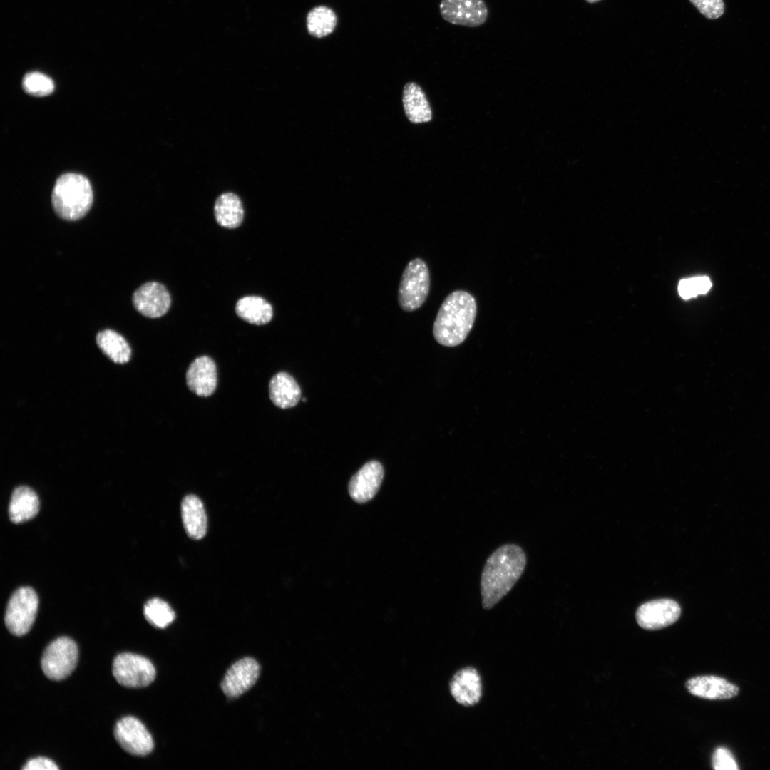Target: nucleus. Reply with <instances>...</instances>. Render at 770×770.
Returning <instances> with one entry per match:
<instances>
[{
  "instance_id": "f03ea898",
  "label": "nucleus",
  "mask_w": 770,
  "mask_h": 770,
  "mask_svg": "<svg viewBox=\"0 0 770 770\" xmlns=\"http://www.w3.org/2000/svg\"><path fill=\"white\" fill-rule=\"evenodd\" d=\"M476 312V302L471 294L464 290L449 294L433 323V334L436 342L445 346L461 344L473 326Z\"/></svg>"
},
{
  "instance_id": "cd10ccee",
  "label": "nucleus",
  "mask_w": 770,
  "mask_h": 770,
  "mask_svg": "<svg viewBox=\"0 0 770 770\" xmlns=\"http://www.w3.org/2000/svg\"><path fill=\"white\" fill-rule=\"evenodd\" d=\"M698 11L709 19H716L724 12L723 0H689Z\"/></svg>"
},
{
  "instance_id": "f257e3e1",
  "label": "nucleus",
  "mask_w": 770,
  "mask_h": 770,
  "mask_svg": "<svg viewBox=\"0 0 770 770\" xmlns=\"http://www.w3.org/2000/svg\"><path fill=\"white\" fill-rule=\"evenodd\" d=\"M526 555L516 544H505L487 559L481 574V593L484 609L492 608L513 587L524 572Z\"/></svg>"
},
{
  "instance_id": "20e7f679",
  "label": "nucleus",
  "mask_w": 770,
  "mask_h": 770,
  "mask_svg": "<svg viewBox=\"0 0 770 770\" xmlns=\"http://www.w3.org/2000/svg\"><path fill=\"white\" fill-rule=\"evenodd\" d=\"M430 289L429 271L426 262L415 258L402 273L398 289L399 305L406 312H413L425 302Z\"/></svg>"
},
{
  "instance_id": "2eb2a0df",
  "label": "nucleus",
  "mask_w": 770,
  "mask_h": 770,
  "mask_svg": "<svg viewBox=\"0 0 770 770\" xmlns=\"http://www.w3.org/2000/svg\"><path fill=\"white\" fill-rule=\"evenodd\" d=\"M685 687L691 694L710 700L732 699L739 692L738 686L714 675L692 677L686 682Z\"/></svg>"
},
{
  "instance_id": "a878e982",
  "label": "nucleus",
  "mask_w": 770,
  "mask_h": 770,
  "mask_svg": "<svg viewBox=\"0 0 770 770\" xmlns=\"http://www.w3.org/2000/svg\"><path fill=\"white\" fill-rule=\"evenodd\" d=\"M22 86L25 92L34 96H46L54 90L52 79L39 72L26 73L23 78Z\"/></svg>"
},
{
  "instance_id": "aec40b11",
  "label": "nucleus",
  "mask_w": 770,
  "mask_h": 770,
  "mask_svg": "<svg viewBox=\"0 0 770 770\" xmlns=\"http://www.w3.org/2000/svg\"><path fill=\"white\" fill-rule=\"evenodd\" d=\"M39 510V500L29 487L19 486L12 493L9 506L11 522L20 523L33 518Z\"/></svg>"
},
{
  "instance_id": "a211bd4d",
  "label": "nucleus",
  "mask_w": 770,
  "mask_h": 770,
  "mask_svg": "<svg viewBox=\"0 0 770 770\" xmlns=\"http://www.w3.org/2000/svg\"><path fill=\"white\" fill-rule=\"evenodd\" d=\"M402 102L405 114L411 123L419 124L429 122L432 119L429 102L417 83L409 82L404 86Z\"/></svg>"
},
{
  "instance_id": "1a4fd4ad",
  "label": "nucleus",
  "mask_w": 770,
  "mask_h": 770,
  "mask_svg": "<svg viewBox=\"0 0 770 770\" xmlns=\"http://www.w3.org/2000/svg\"><path fill=\"white\" fill-rule=\"evenodd\" d=\"M439 10L445 21L467 27L481 26L488 16L483 0H441Z\"/></svg>"
},
{
  "instance_id": "393cba45",
  "label": "nucleus",
  "mask_w": 770,
  "mask_h": 770,
  "mask_svg": "<svg viewBox=\"0 0 770 770\" xmlns=\"http://www.w3.org/2000/svg\"><path fill=\"white\" fill-rule=\"evenodd\" d=\"M144 615L153 626L165 628L175 618V614L170 606L164 600L153 598L144 605Z\"/></svg>"
},
{
  "instance_id": "c756f323",
  "label": "nucleus",
  "mask_w": 770,
  "mask_h": 770,
  "mask_svg": "<svg viewBox=\"0 0 770 770\" xmlns=\"http://www.w3.org/2000/svg\"><path fill=\"white\" fill-rule=\"evenodd\" d=\"M23 770H58V767L51 759L36 757L29 760L22 767Z\"/></svg>"
},
{
  "instance_id": "7c9ffc66",
  "label": "nucleus",
  "mask_w": 770,
  "mask_h": 770,
  "mask_svg": "<svg viewBox=\"0 0 770 770\" xmlns=\"http://www.w3.org/2000/svg\"><path fill=\"white\" fill-rule=\"evenodd\" d=\"M585 1L587 2H588V3H595V2H597V1H599L600 0H585Z\"/></svg>"
},
{
  "instance_id": "bb28decb",
  "label": "nucleus",
  "mask_w": 770,
  "mask_h": 770,
  "mask_svg": "<svg viewBox=\"0 0 770 770\" xmlns=\"http://www.w3.org/2000/svg\"><path fill=\"white\" fill-rule=\"evenodd\" d=\"M712 286L707 277H698L682 279L678 285L679 295L684 299L694 297L707 293Z\"/></svg>"
},
{
  "instance_id": "dca6fc26",
  "label": "nucleus",
  "mask_w": 770,
  "mask_h": 770,
  "mask_svg": "<svg viewBox=\"0 0 770 770\" xmlns=\"http://www.w3.org/2000/svg\"><path fill=\"white\" fill-rule=\"evenodd\" d=\"M450 692L454 699L465 707L477 704L482 695L481 677L473 667H466L457 672L450 683Z\"/></svg>"
},
{
  "instance_id": "39448f33",
  "label": "nucleus",
  "mask_w": 770,
  "mask_h": 770,
  "mask_svg": "<svg viewBox=\"0 0 770 770\" xmlns=\"http://www.w3.org/2000/svg\"><path fill=\"white\" fill-rule=\"evenodd\" d=\"M78 657L76 642L61 637L51 642L45 649L41 661L43 674L51 680H61L75 669Z\"/></svg>"
},
{
  "instance_id": "6ab92c4d",
  "label": "nucleus",
  "mask_w": 770,
  "mask_h": 770,
  "mask_svg": "<svg viewBox=\"0 0 770 770\" xmlns=\"http://www.w3.org/2000/svg\"><path fill=\"white\" fill-rule=\"evenodd\" d=\"M270 397L280 409L295 406L301 398V389L295 379L288 373L279 372L269 383Z\"/></svg>"
},
{
  "instance_id": "ddd939ff",
  "label": "nucleus",
  "mask_w": 770,
  "mask_h": 770,
  "mask_svg": "<svg viewBox=\"0 0 770 770\" xmlns=\"http://www.w3.org/2000/svg\"><path fill=\"white\" fill-rule=\"evenodd\" d=\"M384 468L376 461L365 463L349 483V493L354 500L365 503L371 500L379 491L383 478Z\"/></svg>"
},
{
  "instance_id": "4be33fe9",
  "label": "nucleus",
  "mask_w": 770,
  "mask_h": 770,
  "mask_svg": "<svg viewBox=\"0 0 770 770\" xmlns=\"http://www.w3.org/2000/svg\"><path fill=\"white\" fill-rule=\"evenodd\" d=\"M235 312L242 319L255 325L266 324L273 317L271 304L258 296H246L240 299L235 305Z\"/></svg>"
},
{
  "instance_id": "412c9836",
  "label": "nucleus",
  "mask_w": 770,
  "mask_h": 770,
  "mask_svg": "<svg viewBox=\"0 0 770 770\" xmlns=\"http://www.w3.org/2000/svg\"><path fill=\"white\" fill-rule=\"evenodd\" d=\"M214 215L217 222L225 228L239 227L244 218V210L240 197L232 192L221 194L216 200Z\"/></svg>"
},
{
  "instance_id": "2f4dec72",
  "label": "nucleus",
  "mask_w": 770,
  "mask_h": 770,
  "mask_svg": "<svg viewBox=\"0 0 770 770\" xmlns=\"http://www.w3.org/2000/svg\"><path fill=\"white\" fill-rule=\"evenodd\" d=\"M302 401H303L304 402H305V401H306V398H303V399H302Z\"/></svg>"
},
{
  "instance_id": "f8f14e48",
  "label": "nucleus",
  "mask_w": 770,
  "mask_h": 770,
  "mask_svg": "<svg viewBox=\"0 0 770 770\" xmlns=\"http://www.w3.org/2000/svg\"><path fill=\"white\" fill-rule=\"evenodd\" d=\"M260 675V666L252 658H243L227 670L221 684L223 692L229 697L242 695L250 689Z\"/></svg>"
},
{
  "instance_id": "7ed1b4c3",
  "label": "nucleus",
  "mask_w": 770,
  "mask_h": 770,
  "mask_svg": "<svg viewBox=\"0 0 770 770\" xmlns=\"http://www.w3.org/2000/svg\"><path fill=\"white\" fill-rule=\"evenodd\" d=\"M93 190L89 180L77 173H66L56 180L51 195L55 212L67 221L85 216L93 203Z\"/></svg>"
},
{
  "instance_id": "5701e85b",
  "label": "nucleus",
  "mask_w": 770,
  "mask_h": 770,
  "mask_svg": "<svg viewBox=\"0 0 770 770\" xmlns=\"http://www.w3.org/2000/svg\"><path fill=\"white\" fill-rule=\"evenodd\" d=\"M96 342L101 351L113 361L125 364L130 360V347L124 337L111 329H105L98 333Z\"/></svg>"
},
{
  "instance_id": "6e6552de",
  "label": "nucleus",
  "mask_w": 770,
  "mask_h": 770,
  "mask_svg": "<svg viewBox=\"0 0 770 770\" xmlns=\"http://www.w3.org/2000/svg\"><path fill=\"white\" fill-rule=\"evenodd\" d=\"M114 736L119 745L128 753L143 756L153 748V739L144 724L133 717L120 719L114 728Z\"/></svg>"
},
{
  "instance_id": "4468645a",
  "label": "nucleus",
  "mask_w": 770,
  "mask_h": 770,
  "mask_svg": "<svg viewBox=\"0 0 770 770\" xmlns=\"http://www.w3.org/2000/svg\"><path fill=\"white\" fill-rule=\"evenodd\" d=\"M217 381V367L212 359L201 356L190 364L186 372L188 389L199 396L207 397L215 391Z\"/></svg>"
},
{
  "instance_id": "f3484780",
  "label": "nucleus",
  "mask_w": 770,
  "mask_h": 770,
  "mask_svg": "<svg viewBox=\"0 0 770 770\" xmlns=\"http://www.w3.org/2000/svg\"><path fill=\"white\" fill-rule=\"evenodd\" d=\"M181 515L189 537L200 540L205 535L207 519L203 503L197 496L190 494L184 497L181 503Z\"/></svg>"
},
{
  "instance_id": "c85d7f7f",
  "label": "nucleus",
  "mask_w": 770,
  "mask_h": 770,
  "mask_svg": "<svg viewBox=\"0 0 770 770\" xmlns=\"http://www.w3.org/2000/svg\"><path fill=\"white\" fill-rule=\"evenodd\" d=\"M712 768L716 770L739 769L733 754L725 747H718L714 750L712 755Z\"/></svg>"
},
{
  "instance_id": "9d476101",
  "label": "nucleus",
  "mask_w": 770,
  "mask_h": 770,
  "mask_svg": "<svg viewBox=\"0 0 770 770\" xmlns=\"http://www.w3.org/2000/svg\"><path fill=\"white\" fill-rule=\"evenodd\" d=\"M680 614L681 608L676 601L658 599L640 606L636 612V620L642 628L656 630L674 623Z\"/></svg>"
},
{
  "instance_id": "9b49d317",
  "label": "nucleus",
  "mask_w": 770,
  "mask_h": 770,
  "mask_svg": "<svg viewBox=\"0 0 770 770\" xmlns=\"http://www.w3.org/2000/svg\"><path fill=\"white\" fill-rule=\"evenodd\" d=\"M135 309L148 318H158L165 314L171 304L170 294L165 287L157 282L142 284L133 294Z\"/></svg>"
},
{
  "instance_id": "b1692460",
  "label": "nucleus",
  "mask_w": 770,
  "mask_h": 770,
  "mask_svg": "<svg viewBox=\"0 0 770 770\" xmlns=\"http://www.w3.org/2000/svg\"><path fill=\"white\" fill-rule=\"evenodd\" d=\"M337 23L335 12L326 6H317L312 9L307 16V29L310 35L323 38L331 34Z\"/></svg>"
},
{
  "instance_id": "423d86ee",
  "label": "nucleus",
  "mask_w": 770,
  "mask_h": 770,
  "mask_svg": "<svg viewBox=\"0 0 770 770\" xmlns=\"http://www.w3.org/2000/svg\"><path fill=\"white\" fill-rule=\"evenodd\" d=\"M38 606V596L31 587L16 590L9 599L4 617L9 631L16 636L26 634L34 624Z\"/></svg>"
},
{
  "instance_id": "0eeeda50",
  "label": "nucleus",
  "mask_w": 770,
  "mask_h": 770,
  "mask_svg": "<svg viewBox=\"0 0 770 770\" xmlns=\"http://www.w3.org/2000/svg\"><path fill=\"white\" fill-rule=\"evenodd\" d=\"M113 674L120 684L126 687L140 688L153 682L155 678V669L147 658L125 652L118 654L114 659Z\"/></svg>"
}]
</instances>
